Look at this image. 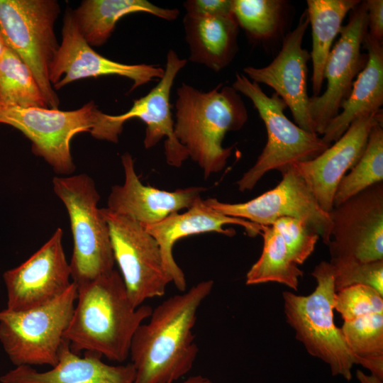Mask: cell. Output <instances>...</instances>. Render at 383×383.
Returning a JSON list of instances; mask_svg holds the SVG:
<instances>
[{
  "label": "cell",
  "mask_w": 383,
  "mask_h": 383,
  "mask_svg": "<svg viewBox=\"0 0 383 383\" xmlns=\"http://www.w3.org/2000/svg\"><path fill=\"white\" fill-rule=\"evenodd\" d=\"M135 370L129 362L111 365L89 352L80 356L64 340L55 365L39 372L31 366H17L0 377L1 383H133Z\"/></svg>",
  "instance_id": "cell-21"
},
{
  "label": "cell",
  "mask_w": 383,
  "mask_h": 383,
  "mask_svg": "<svg viewBox=\"0 0 383 383\" xmlns=\"http://www.w3.org/2000/svg\"><path fill=\"white\" fill-rule=\"evenodd\" d=\"M340 329L356 364L383 380V313L344 321Z\"/></svg>",
  "instance_id": "cell-27"
},
{
  "label": "cell",
  "mask_w": 383,
  "mask_h": 383,
  "mask_svg": "<svg viewBox=\"0 0 383 383\" xmlns=\"http://www.w3.org/2000/svg\"><path fill=\"white\" fill-rule=\"evenodd\" d=\"M284 4L280 0H233L232 13L238 26L250 36L266 40L277 32Z\"/></svg>",
  "instance_id": "cell-30"
},
{
  "label": "cell",
  "mask_w": 383,
  "mask_h": 383,
  "mask_svg": "<svg viewBox=\"0 0 383 383\" xmlns=\"http://www.w3.org/2000/svg\"><path fill=\"white\" fill-rule=\"evenodd\" d=\"M334 309L344 321L368 313H383V296L369 286L351 285L335 292Z\"/></svg>",
  "instance_id": "cell-32"
},
{
  "label": "cell",
  "mask_w": 383,
  "mask_h": 383,
  "mask_svg": "<svg viewBox=\"0 0 383 383\" xmlns=\"http://www.w3.org/2000/svg\"><path fill=\"white\" fill-rule=\"evenodd\" d=\"M53 190L67 211L73 237L70 262L77 287L113 270L115 264L108 223L97 206L94 181L87 174L52 179Z\"/></svg>",
  "instance_id": "cell-4"
},
{
  "label": "cell",
  "mask_w": 383,
  "mask_h": 383,
  "mask_svg": "<svg viewBox=\"0 0 383 383\" xmlns=\"http://www.w3.org/2000/svg\"><path fill=\"white\" fill-rule=\"evenodd\" d=\"M0 104L49 109L30 68L6 45L0 56Z\"/></svg>",
  "instance_id": "cell-28"
},
{
  "label": "cell",
  "mask_w": 383,
  "mask_h": 383,
  "mask_svg": "<svg viewBox=\"0 0 383 383\" xmlns=\"http://www.w3.org/2000/svg\"><path fill=\"white\" fill-rule=\"evenodd\" d=\"M367 61L354 81L348 97L343 101L340 113L328 124L322 137L331 145L357 118L379 111L383 104L382 43L368 33L364 40Z\"/></svg>",
  "instance_id": "cell-22"
},
{
  "label": "cell",
  "mask_w": 383,
  "mask_h": 383,
  "mask_svg": "<svg viewBox=\"0 0 383 383\" xmlns=\"http://www.w3.org/2000/svg\"><path fill=\"white\" fill-rule=\"evenodd\" d=\"M381 182H383V128L382 123H378L372 128L362 156L339 182L333 197V206Z\"/></svg>",
  "instance_id": "cell-29"
},
{
  "label": "cell",
  "mask_w": 383,
  "mask_h": 383,
  "mask_svg": "<svg viewBox=\"0 0 383 383\" xmlns=\"http://www.w3.org/2000/svg\"><path fill=\"white\" fill-rule=\"evenodd\" d=\"M311 275L317 285L309 295L283 292L287 321L294 330L296 338L311 355L328 364L333 376L340 375L350 381L356 359L349 350L340 328L334 323L335 291L333 267L329 262L322 261L315 267Z\"/></svg>",
  "instance_id": "cell-5"
},
{
  "label": "cell",
  "mask_w": 383,
  "mask_h": 383,
  "mask_svg": "<svg viewBox=\"0 0 383 383\" xmlns=\"http://www.w3.org/2000/svg\"><path fill=\"white\" fill-rule=\"evenodd\" d=\"M152 309L132 304L116 270L77 287V297L65 333L72 350L89 352L122 362L128 357L138 328Z\"/></svg>",
  "instance_id": "cell-2"
},
{
  "label": "cell",
  "mask_w": 383,
  "mask_h": 383,
  "mask_svg": "<svg viewBox=\"0 0 383 383\" xmlns=\"http://www.w3.org/2000/svg\"><path fill=\"white\" fill-rule=\"evenodd\" d=\"M5 46H6V44H5L4 40L3 38H2V35H1V34L0 33V56L2 54Z\"/></svg>",
  "instance_id": "cell-38"
},
{
  "label": "cell",
  "mask_w": 383,
  "mask_h": 383,
  "mask_svg": "<svg viewBox=\"0 0 383 383\" xmlns=\"http://www.w3.org/2000/svg\"><path fill=\"white\" fill-rule=\"evenodd\" d=\"M213 286L212 280L200 282L152 310L131 343L133 383H174L191 370L199 352L193 328Z\"/></svg>",
  "instance_id": "cell-1"
},
{
  "label": "cell",
  "mask_w": 383,
  "mask_h": 383,
  "mask_svg": "<svg viewBox=\"0 0 383 383\" xmlns=\"http://www.w3.org/2000/svg\"><path fill=\"white\" fill-rule=\"evenodd\" d=\"M77 297L72 282L52 301L23 311L0 310V343L16 367L56 365Z\"/></svg>",
  "instance_id": "cell-7"
},
{
  "label": "cell",
  "mask_w": 383,
  "mask_h": 383,
  "mask_svg": "<svg viewBox=\"0 0 383 383\" xmlns=\"http://www.w3.org/2000/svg\"><path fill=\"white\" fill-rule=\"evenodd\" d=\"M100 112L94 101L73 111L0 104V123L22 132L31 142L32 152L43 158L56 173L70 174L76 168L71 154V141L79 133H91Z\"/></svg>",
  "instance_id": "cell-9"
},
{
  "label": "cell",
  "mask_w": 383,
  "mask_h": 383,
  "mask_svg": "<svg viewBox=\"0 0 383 383\" xmlns=\"http://www.w3.org/2000/svg\"><path fill=\"white\" fill-rule=\"evenodd\" d=\"M58 228L34 254L16 267L6 271V309L23 311L44 305L72 284L71 270Z\"/></svg>",
  "instance_id": "cell-15"
},
{
  "label": "cell",
  "mask_w": 383,
  "mask_h": 383,
  "mask_svg": "<svg viewBox=\"0 0 383 383\" xmlns=\"http://www.w3.org/2000/svg\"><path fill=\"white\" fill-rule=\"evenodd\" d=\"M263 249L246 274L247 285L278 282L298 290L303 271L292 260L279 234L272 226H260Z\"/></svg>",
  "instance_id": "cell-26"
},
{
  "label": "cell",
  "mask_w": 383,
  "mask_h": 383,
  "mask_svg": "<svg viewBox=\"0 0 383 383\" xmlns=\"http://www.w3.org/2000/svg\"><path fill=\"white\" fill-rule=\"evenodd\" d=\"M182 383H213L209 378L201 374L188 377Z\"/></svg>",
  "instance_id": "cell-37"
},
{
  "label": "cell",
  "mask_w": 383,
  "mask_h": 383,
  "mask_svg": "<svg viewBox=\"0 0 383 383\" xmlns=\"http://www.w3.org/2000/svg\"><path fill=\"white\" fill-rule=\"evenodd\" d=\"M232 87L251 100L267 134V143L255 163L237 182L240 192L252 190L267 172H282L293 164L316 157L330 146L317 134L289 120L284 113L287 105L277 94L268 96L259 84L240 74H236Z\"/></svg>",
  "instance_id": "cell-6"
},
{
  "label": "cell",
  "mask_w": 383,
  "mask_h": 383,
  "mask_svg": "<svg viewBox=\"0 0 383 383\" xmlns=\"http://www.w3.org/2000/svg\"><path fill=\"white\" fill-rule=\"evenodd\" d=\"M187 60L181 59L173 50L167 54L163 76L145 96L133 101L131 108L120 115L101 112L98 123L91 134L98 140L117 143L124 123L132 118H139L146 125L144 146L151 148L165 138V155L167 163L179 167L189 158L186 149L174 133L170 94L174 81Z\"/></svg>",
  "instance_id": "cell-11"
},
{
  "label": "cell",
  "mask_w": 383,
  "mask_h": 383,
  "mask_svg": "<svg viewBox=\"0 0 383 383\" xmlns=\"http://www.w3.org/2000/svg\"><path fill=\"white\" fill-rule=\"evenodd\" d=\"M273 189L243 203H225L216 198L205 203L226 216L240 218L259 226H270L282 217L296 218L316 232L327 245L332 223L329 213L318 204L304 179L289 166Z\"/></svg>",
  "instance_id": "cell-12"
},
{
  "label": "cell",
  "mask_w": 383,
  "mask_h": 383,
  "mask_svg": "<svg viewBox=\"0 0 383 383\" xmlns=\"http://www.w3.org/2000/svg\"><path fill=\"white\" fill-rule=\"evenodd\" d=\"M347 25L328 56L323 77L327 87L322 95L309 99V113L316 134L323 135L329 122L339 113L340 105L353 87L354 78L362 71L367 55L361 53V45L368 32L366 2L350 11Z\"/></svg>",
  "instance_id": "cell-14"
},
{
  "label": "cell",
  "mask_w": 383,
  "mask_h": 383,
  "mask_svg": "<svg viewBox=\"0 0 383 383\" xmlns=\"http://www.w3.org/2000/svg\"><path fill=\"white\" fill-rule=\"evenodd\" d=\"M327 244L331 258L362 262L383 260V182H378L329 212Z\"/></svg>",
  "instance_id": "cell-13"
},
{
  "label": "cell",
  "mask_w": 383,
  "mask_h": 383,
  "mask_svg": "<svg viewBox=\"0 0 383 383\" xmlns=\"http://www.w3.org/2000/svg\"><path fill=\"white\" fill-rule=\"evenodd\" d=\"M335 292L355 284L369 286L383 296V260L362 262L348 259L331 258Z\"/></svg>",
  "instance_id": "cell-31"
},
{
  "label": "cell",
  "mask_w": 383,
  "mask_h": 383,
  "mask_svg": "<svg viewBox=\"0 0 383 383\" xmlns=\"http://www.w3.org/2000/svg\"><path fill=\"white\" fill-rule=\"evenodd\" d=\"M367 11V33L374 39L382 42L383 38V1H365Z\"/></svg>",
  "instance_id": "cell-35"
},
{
  "label": "cell",
  "mask_w": 383,
  "mask_h": 383,
  "mask_svg": "<svg viewBox=\"0 0 383 383\" xmlns=\"http://www.w3.org/2000/svg\"><path fill=\"white\" fill-rule=\"evenodd\" d=\"M177 96L174 135L206 179L225 167L233 146L223 148V140L246 123L245 106L233 87L222 84L202 91L182 83Z\"/></svg>",
  "instance_id": "cell-3"
},
{
  "label": "cell",
  "mask_w": 383,
  "mask_h": 383,
  "mask_svg": "<svg viewBox=\"0 0 383 383\" xmlns=\"http://www.w3.org/2000/svg\"><path fill=\"white\" fill-rule=\"evenodd\" d=\"M360 1L308 0L306 14L312 30V86L314 96H318L324 80L325 65L331 45L343 27L345 16Z\"/></svg>",
  "instance_id": "cell-25"
},
{
  "label": "cell",
  "mask_w": 383,
  "mask_h": 383,
  "mask_svg": "<svg viewBox=\"0 0 383 383\" xmlns=\"http://www.w3.org/2000/svg\"><path fill=\"white\" fill-rule=\"evenodd\" d=\"M227 224L243 227L251 237L262 233L260 226L223 214L208 206L203 199L182 213H173L158 223L143 226L158 243L165 267L172 282L179 290L184 292L187 288L186 279L173 257L174 245L181 238L208 232H216L232 237L235 232L233 229H225L223 226Z\"/></svg>",
  "instance_id": "cell-20"
},
{
  "label": "cell",
  "mask_w": 383,
  "mask_h": 383,
  "mask_svg": "<svg viewBox=\"0 0 383 383\" xmlns=\"http://www.w3.org/2000/svg\"><path fill=\"white\" fill-rule=\"evenodd\" d=\"M62 35L49 70V79L55 89L80 79L118 75L131 79V90H134L164 74L165 69L160 67L123 64L96 52L81 34L71 10L65 14Z\"/></svg>",
  "instance_id": "cell-16"
},
{
  "label": "cell",
  "mask_w": 383,
  "mask_h": 383,
  "mask_svg": "<svg viewBox=\"0 0 383 383\" xmlns=\"http://www.w3.org/2000/svg\"><path fill=\"white\" fill-rule=\"evenodd\" d=\"M356 377L360 383H383L382 379L372 374L367 375L360 370H356Z\"/></svg>",
  "instance_id": "cell-36"
},
{
  "label": "cell",
  "mask_w": 383,
  "mask_h": 383,
  "mask_svg": "<svg viewBox=\"0 0 383 383\" xmlns=\"http://www.w3.org/2000/svg\"><path fill=\"white\" fill-rule=\"evenodd\" d=\"M147 13L166 21L176 20L177 9L159 7L146 0H85L72 11L76 24L90 46L104 44L122 17Z\"/></svg>",
  "instance_id": "cell-24"
},
{
  "label": "cell",
  "mask_w": 383,
  "mask_h": 383,
  "mask_svg": "<svg viewBox=\"0 0 383 383\" xmlns=\"http://www.w3.org/2000/svg\"><path fill=\"white\" fill-rule=\"evenodd\" d=\"M121 162L124 183L112 187L106 208L142 226L158 223L173 213L189 209L201 199V194L206 190L201 187H190L168 192L144 185L135 172L130 153L121 156Z\"/></svg>",
  "instance_id": "cell-19"
},
{
  "label": "cell",
  "mask_w": 383,
  "mask_h": 383,
  "mask_svg": "<svg viewBox=\"0 0 383 383\" xmlns=\"http://www.w3.org/2000/svg\"><path fill=\"white\" fill-rule=\"evenodd\" d=\"M272 226L279 234L295 263L303 264L314 250L319 235L296 218L282 217Z\"/></svg>",
  "instance_id": "cell-33"
},
{
  "label": "cell",
  "mask_w": 383,
  "mask_h": 383,
  "mask_svg": "<svg viewBox=\"0 0 383 383\" xmlns=\"http://www.w3.org/2000/svg\"><path fill=\"white\" fill-rule=\"evenodd\" d=\"M309 24L305 12L296 27L284 37L280 51L270 64L260 68L249 66L243 72L251 81L272 88L290 109L296 124L315 133L307 93V62L311 57L302 48Z\"/></svg>",
  "instance_id": "cell-17"
},
{
  "label": "cell",
  "mask_w": 383,
  "mask_h": 383,
  "mask_svg": "<svg viewBox=\"0 0 383 383\" xmlns=\"http://www.w3.org/2000/svg\"><path fill=\"white\" fill-rule=\"evenodd\" d=\"M60 12L55 0H0V33L4 43L30 68L52 109L60 105L49 79L60 45L55 33Z\"/></svg>",
  "instance_id": "cell-8"
},
{
  "label": "cell",
  "mask_w": 383,
  "mask_h": 383,
  "mask_svg": "<svg viewBox=\"0 0 383 383\" xmlns=\"http://www.w3.org/2000/svg\"><path fill=\"white\" fill-rule=\"evenodd\" d=\"M183 6L187 14L217 16L232 14L233 0H189Z\"/></svg>",
  "instance_id": "cell-34"
},
{
  "label": "cell",
  "mask_w": 383,
  "mask_h": 383,
  "mask_svg": "<svg viewBox=\"0 0 383 383\" xmlns=\"http://www.w3.org/2000/svg\"><path fill=\"white\" fill-rule=\"evenodd\" d=\"M110 234L115 262L126 292L135 307L165 294L172 279L166 270L160 245L137 221L101 209Z\"/></svg>",
  "instance_id": "cell-10"
},
{
  "label": "cell",
  "mask_w": 383,
  "mask_h": 383,
  "mask_svg": "<svg viewBox=\"0 0 383 383\" xmlns=\"http://www.w3.org/2000/svg\"><path fill=\"white\" fill-rule=\"evenodd\" d=\"M189 60L219 72L233 60L238 47V25L233 13L199 16L185 13L183 18Z\"/></svg>",
  "instance_id": "cell-23"
},
{
  "label": "cell",
  "mask_w": 383,
  "mask_h": 383,
  "mask_svg": "<svg viewBox=\"0 0 383 383\" xmlns=\"http://www.w3.org/2000/svg\"><path fill=\"white\" fill-rule=\"evenodd\" d=\"M382 110L355 120L345 132L316 157L291 165L311 190L326 212L333 208L337 187L362 156L372 128L382 123Z\"/></svg>",
  "instance_id": "cell-18"
}]
</instances>
